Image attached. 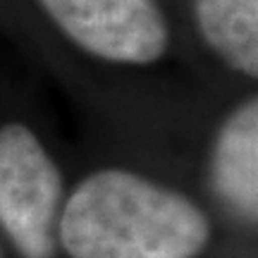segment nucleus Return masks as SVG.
<instances>
[{
  "mask_svg": "<svg viewBox=\"0 0 258 258\" xmlns=\"http://www.w3.org/2000/svg\"><path fill=\"white\" fill-rule=\"evenodd\" d=\"M60 239L72 258H191L208 241V220L182 194L103 170L67 201Z\"/></svg>",
  "mask_w": 258,
  "mask_h": 258,
  "instance_id": "nucleus-1",
  "label": "nucleus"
},
{
  "mask_svg": "<svg viewBox=\"0 0 258 258\" xmlns=\"http://www.w3.org/2000/svg\"><path fill=\"white\" fill-rule=\"evenodd\" d=\"M62 179L24 124L0 129V225L24 258H53Z\"/></svg>",
  "mask_w": 258,
  "mask_h": 258,
  "instance_id": "nucleus-2",
  "label": "nucleus"
},
{
  "mask_svg": "<svg viewBox=\"0 0 258 258\" xmlns=\"http://www.w3.org/2000/svg\"><path fill=\"white\" fill-rule=\"evenodd\" d=\"M206 41L232 67L258 72V0H196Z\"/></svg>",
  "mask_w": 258,
  "mask_h": 258,
  "instance_id": "nucleus-5",
  "label": "nucleus"
},
{
  "mask_svg": "<svg viewBox=\"0 0 258 258\" xmlns=\"http://www.w3.org/2000/svg\"><path fill=\"white\" fill-rule=\"evenodd\" d=\"M258 108L244 103L232 115L215 151V186L241 215L256 218L258 208Z\"/></svg>",
  "mask_w": 258,
  "mask_h": 258,
  "instance_id": "nucleus-4",
  "label": "nucleus"
},
{
  "mask_svg": "<svg viewBox=\"0 0 258 258\" xmlns=\"http://www.w3.org/2000/svg\"><path fill=\"white\" fill-rule=\"evenodd\" d=\"M67 36L115 62L146 64L167 48L165 19L153 0H41Z\"/></svg>",
  "mask_w": 258,
  "mask_h": 258,
  "instance_id": "nucleus-3",
  "label": "nucleus"
}]
</instances>
